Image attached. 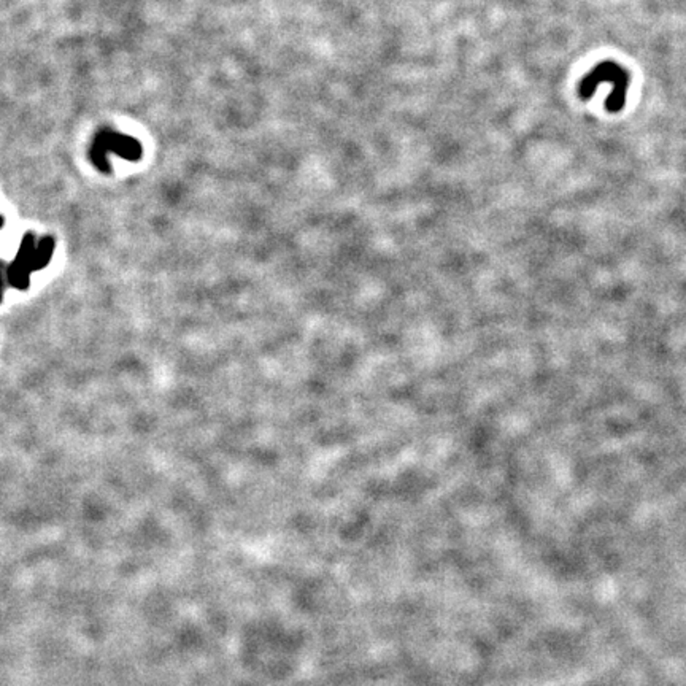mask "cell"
<instances>
[{
	"instance_id": "obj_1",
	"label": "cell",
	"mask_w": 686,
	"mask_h": 686,
	"mask_svg": "<svg viewBox=\"0 0 686 686\" xmlns=\"http://www.w3.org/2000/svg\"><path fill=\"white\" fill-rule=\"evenodd\" d=\"M603 83H609L612 86V92L605 100L607 110L612 113L621 112L626 105V96L629 86L628 70L618 66L617 62L605 61L596 66L595 69L591 70L580 83V96L583 99H589Z\"/></svg>"
}]
</instances>
